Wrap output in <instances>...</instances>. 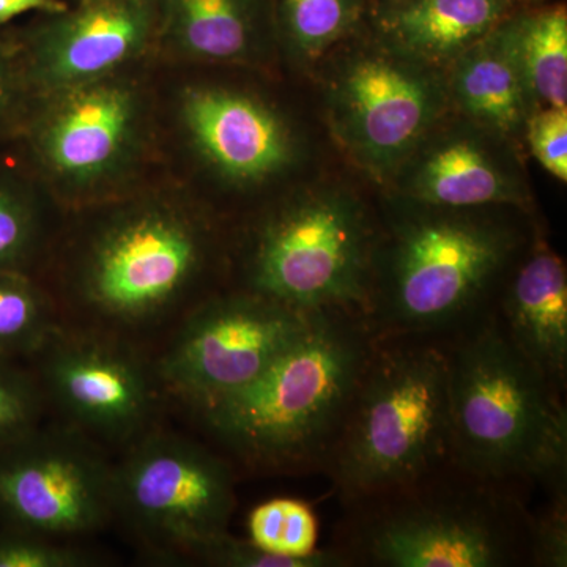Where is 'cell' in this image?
Segmentation results:
<instances>
[{
	"instance_id": "obj_32",
	"label": "cell",
	"mask_w": 567,
	"mask_h": 567,
	"mask_svg": "<svg viewBox=\"0 0 567 567\" xmlns=\"http://www.w3.org/2000/svg\"><path fill=\"white\" fill-rule=\"evenodd\" d=\"M14 92V71L9 58L0 48V118L6 114Z\"/></svg>"
},
{
	"instance_id": "obj_26",
	"label": "cell",
	"mask_w": 567,
	"mask_h": 567,
	"mask_svg": "<svg viewBox=\"0 0 567 567\" xmlns=\"http://www.w3.org/2000/svg\"><path fill=\"white\" fill-rule=\"evenodd\" d=\"M47 410L32 369L0 354V450L39 427Z\"/></svg>"
},
{
	"instance_id": "obj_31",
	"label": "cell",
	"mask_w": 567,
	"mask_h": 567,
	"mask_svg": "<svg viewBox=\"0 0 567 567\" xmlns=\"http://www.w3.org/2000/svg\"><path fill=\"white\" fill-rule=\"evenodd\" d=\"M66 9L69 6L63 0H0V28L29 11L55 14Z\"/></svg>"
},
{
	"instance_id": "obj_1",
	"label": "cell",
	"mask_w": 567,
	"mask_h": 567,
	"mask_svg": "<svg viewBox=\"0 0 567 567\" xmlns=\"http://www.w3.org/2000/svg\"><path fill=\"white\" fill-rule=\"evenodd\" d=\"M210 257V227L196 213L164 200L125 205L76 245L52 300L63 327L148 350L204 300Z\"/></svg>"
},
{
	"instance_id": "obj_16",
	"label": "cell",
	"mask_w": 567,
	"mask_h": 567,
	"mask_svg": "<svg viewBox=\"0 0 567 567\" xmlns=\"http://www.w3.org/2000/svg\"><path fill=\"white\" fill-rule=\"evenodd\" d=\"M182 122L205 162L233 185H262L293 162L289 125L248 93L213 85L186 89Z\"/></svg>"
},
{
	"instance_id": "obj_10",
	"label": "cell",
	"mask_w": 567,
	"mask_h": 567,
	"mask_svg": "<svg viewBox=\"0 0 567 567\" xmlns=\"http://www.w3.org/2000/svg\"><path fill=\"white\" fill-rule=\"evenodd\" d=\"M29 360L47 409L96 445L125 450L158 427L167 394L148 350L61 324Z\"/></svg>"
},
{
	"instance_id": "obj_14",
	"label": "cell",
	"mask_w": 567,
	"mask_h": 567,
	"mask_svg": "<svg viewBox=\"0 0 567 567\" xmlns=\"http://www.w3.org/2000/svg\"><path fill=\"white\" fill-rule=\"evenodd\" d=\"M158 0H80L32 33L28 73L43 95L114 76L158 35Z\"/></svg>"
},
{
	"instance_id": "obj_29",
	"label": "cell",
	"mask_w": 567,
	"mask_h": 567,
	"mask_svg": "<svg viewBox=\"0 0 567 567\" xmlns=\"http://www.w3.org/2000/svg\"><path fill=\"white\" fill-rule=\"evenodd\" d=\"M524 140L540 166L567 181V107H536L529 114Z\"/></svg>"
},
{
	"instance_id": "obj_13",
	"label": "cell",
	"mask_w": 567,
	"mask_h": 567,
	"mask_svg": "<svg viewBox=\"0 0 567 567\" xmlns=\"http://www.w3.org/2000/svg\"><path fill=\"white\" fill-rule=\"evenodd\" d=\"M141 128V92L114 74L43 95L32 125V147L61 188L93 193L130 163Z\"/></svg>"
},
{
	"instance_id": "obj_9",
	"label": "cell",
	"mask_w": 567,
	"mask_h": 567,
	"mask_svg": "<svg viewBox=\"0 0 567 567\" xmlns=\"http://www.w3.org/2000/svg\"><path fill=\"white\" fill-rule=\"evenodd\" d=\"M323 96L336 141L377 182L393 181L451 107L445 71L380 40L331 62Z\"/></svg>"
},
{
	"instance_id": "obj_17",
	"label": "cell",
	"mask_w": 567,
	"mask_h": 567,
	"mask_svg": "<svg viewBox=\"0 0 567 567\" xmlns=\"http://www.w3.org/2000/svg\"><path fill=\"white\" fill-rule=\"evenodd\" d=\"M518 352L561 390L567 377V276L565 262L543 241L533 245L492 309Z\"/></svg>"
},
{
	"instance_id": "obj_25",
	"label": "cell",
	"mask_w": 567,
	"mask_h": 567,
	"mask_svg": "<svg viewBox=\"0 0 567 567\" xmlns=\"http://www.w3.org/2000/svg\"><path fill=\"white\" fill-rule=\"evenodd\" d=\"M40 240L39 208L28 192L0 173V270L29 274Z\"/></svg>"
},
{
	"instance_id": "obj_7",
	"label": "cell",
	"mask_w": 567,
	"mask_h": 567,
	"mask_svg": "<svg viewBox=\"0 0 567 567\" xmlns=\"http://www.w3.org/2000/svg\"><path fill=\"white\" fill-rule=\"evenodd\" d=\"M435 476V475H434ZM368 502L349 557L382 567H505L529 561L532 517L509 487L466 477L434 491L432 477ZM357 505V503H354Z\"/></svg>"
},
{
	"instance_id": "obj_22",
	"label": "cell",
	"mask_w": 567,
	"mask_h": 567,
	"mask_svg": "<svg viewBox=\"0 0 567 567\" xmlns=\"http://www.w3.org/2000/svg\"><path fill=\"white\" fill-rule=\"evenodd\" d=\"M275 29L290 54L315 63L357 28L364 0H271Z\"/></svg>"
},
{
	"instance_id": "obj_3",
	"label": "cell",
	"mask_w": 567,
	"mask_h": 567,
	"mask_svg": "<svg viewBox=\"0 0 567 567\" xmlns=\"http://www.w3.org/2000/svg\"><path fill=\"white\" fill-rule=\"evenodd\" d=\"M445 338L451 464L496 486L566 487L561 388L511 344L492 309Z\"/></svg>"
},
{
	"instance_id": "obj_2",
	"label": "cell",
	"mask_w": 567,
	"mask_h": 567,
	"mask_svg": "<svg viewBox=\"0 0 567 567\" xmlns=\"http://www.w3.org/2000/svg\"><path fill=\"white\" fill-rule=\"evenodd\" d=\"M375 338L357 312H312L256 382L194 413L219 445L254 470L324 466Z\"/></svg>"
},
{
	"instance_id": "obj_5",
	"label": "cell",
	"mask_w": 567,
	"mask_h": 567,
	"mask_svg": "<svg viewBox=\"0 0 567 567\" xmlns=\"http://www.w3.org/2000/svg\"><path fill=\"white\" fill-rule=\"evenodd\" d=\"M413 208L377 235L364 315L375 336H446L483 316L522 244L481 208Z\"/></svg>"
},
{
	"instance_id": "obj_28",
	"label": "cell",
	"mask_w": 567,
	"mask_h": 567,
	"mask_svg": "<svg viewBox=\"0 0 567 567\" xmlns=\"http://www.w3.org/2000/svg\"><path fill=\"white\" fill-rule=\"evenodd\" d=\"M200 561L221 567H346L352 558L341 550H316L306 557H287L254 546L251 540L224 536L213 544Z\"/></svg>"
},
{
	"instance_id": "obj_23",
	"label": "cell",
	"mask_w": 567,
	"mask_h": 567,
	"mask_svg": "<svg viewBox=\"0 0 567 567\" xmlns=\"http://www.w3.org/2000/svg\"><path fill=\"white\" fill-rule=\"evenodd\" d=\"M61 324L47 289L24 271L0 270V354L29 360Z\"/></svg>"
},
{
	"instance_id": "obj_4",
	"label": "cell",
	"mask_w": 567,
	"mask_h": 567,
	"mask_svg": "<svg viewBox=\"0 0 567 567\" xmlns=\"http://www.w3.org/2000/svg\"><path fill=\"white\" fill-rule=\"evenodd\" d=\"M451 465L445 336H377L324 470L354 505Z\"/></svg>"
},
{
	"instance_id": "obj_24",
	"label": "cell",
	"mask_w": 567,
	"mask_h": 567,
	"mask_svg": "<svg viewBox=\"0 0 567 567\" xmlns=\"http://www.w3.org/2000/svg\"><path fill=\"white\" fill-rule=\"evenodd\" d=\"M248 535L254 546L287 557H306L319 550L317 518L300 499L274 498L254 507Z\"/></svg>"
},
{
	"instance_id": "obj_20",
	"label": "cell",
	"mask_w": 567,
	"mask_h": 567,
	"mask_svg": "<svg viewBox=\"0 0 567 567\" xmlns=\"http://www.w3.org/2000/svg\"><path fill=\"white\" fill-rule=\"evenodd\" d=\"M158 37L183 58L246 63L275 28L271 0H158Z\"/></svg>"
},
{
	"instance_id": "obj_6",
	"label": "cell",
	"mask_w": 567,
	"mask_h": 567,
	"mask_svg": "<svg viewBox=\"0 0 567 567\" xmlns=\"http://www.w3.org/2000/svg\"><path fill=\"white\" fill-rule=\"evenodd\" d=\"M377 229L344 189L297 194L265 213L245 246L240 289L303 312L364 316Z\"/></svg>"
},
{
	"instance_id": "obj_27",
	"label": "cell",
	"mask_w": 567,
	"mask_h": 567,
	"mask_svg": "<svg viewBox=\"0 0 567 567\" xmlns=\"http://www.w3.org/2000/svg\"><path fill=\"white\" fill-rule=\"evenodd\" d=\"M102 558L69 540L24 532L3 525L0 528V567H93Z\"/></svg>"
},
{
	"instance_id": "obj_8",
	"label": "cell",
	"mask_w": 567,
	"mask_h": 567,
	"mask_svg": "<svg viewBox=\"0 0 567 567\" xmlns=\"http://www.w3.org/2000/svg\"><path fill=\"white\" fill-rule=\"evenodd\" d=\"M230 465L207 446L162 425L114 464V517L166 559H203L229 535L235 513Z\"/></svg>"
},
{
	"instance_id": "obj_30",
	"label": "cell",
	"mask_w": 567,
	"mask_h": 567,
	"mask_svg": "<svg viewBox=\"0 0 567 567\" xmlns=\"http://www.w3.org/2000/svg\"><path fill=\"white\" fill-rule=\"evenodd\" d=\"M529 561L544 567L567 566L566 487L551 491V502L539 517H532Z\"/></svg>"
},
{
	"instance_id": "obj_11",
	"label": "cell",
	"mask_w": 567,
	"mask_h": 567,
	"mask_svg": "<svg viewBox=\"0 0 567 567\" xmlns=\"http://www.w3.org/2000/svg\"><path fill=\"white\" fill-rule=\"evenodd\" d=\"M311 315L245 289L208 295L153 354L164 391L197 412L245 390L292 344Z\"/></svg>"
},
{
	"instance_id": "obj_18",
	"label": "cell",
	"mask_w": 567,
	"mask_h": 567,
	"mask_svg": "<svg viewBox=\"0 0 567 567\" xmlns=\"http://www.w3.org/2000/svg\"><path fill=\"white\" fill-rule=\"evenodd\" d=\"M507 17L462 52L445 76L451 106H456L462 117L513 142L524 137L536 103Z\"/></svg>"
},
{
	"instance_id": "obj_19",
	"label": "cell",
	"mask_w": 567,
	"mask_h": 567,
	"mask_svg": "<svg viewBox=\"0 0 567 567\" xmlns=\"http://www.w3.org/2000/svg\"><path fill=\"white\" fill-rule=\"evenodd\" d=\"M514 0H382L377 40L425 65L445 71L494 31Z\"/></svg>"
},
{
	"instance_id": "obj_15",
	"label": "cell",
	"mask_w": 567,
	"mask_h": 567,
	"mask_svg": "<svg viewBox=\"0 0 567 567\" xmlns=\"http://www.w3.org/2000/svg\"><path fill=\"white\" fill-rule=\"evenodd\" d=\"M509 142L475 123L427 134L394 175L393 185L410 204L446 210L509 207L529 203L527 185L507 148Z\"/></svg>"
},
{
	"instance_id": "obj_21",
	"label": "cell",
	"mask_w": 567,
	"mask_h": 567,
	"mask_svg": "<svg viewBox=\"0 0 567 567\" xmlns=\"http://www.w3.org/2000/svg\"><path fill=\"white\" fill-rule=\"evenodd\" d=\"M536 107H567V11L543 7L507 17Z\"/></svg>"
},
{
	"instance_id": "obj_12",
	"label": "cell",
	"mask_w": 567,
	"mask_h": 567,
	"mask_svg": "<svg viewBox=\"0 0 567 567\" xmlns=\"http://www.w3.org/2000/svg\"><path fill=\"white\" fill-rule=\"evenodd\" d=\"M114 518V464L69 425L33 429L0 450V522L73 543Z\"/></svg>"
}]
</instances>
